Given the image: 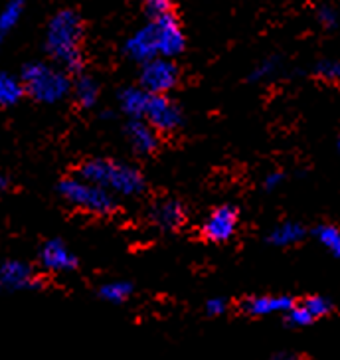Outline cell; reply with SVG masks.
I'll return each instance as SVG.
<instances>
[{
  "label": "cell",
  "instance_id": "cell-26",
  "mask_svg": "<svg viewBox=\"0 0 340 360\" xmlns=\"http://www.w3.org/2000/svg\"><path fill=\"white\" fill-rule=\"evenodd\" d=\"M317 20L322 28H327V30H332V28H336L339 26V12L336 8H332V6H327V4H322L319 6V11H317Z\"/></svg>",
  "mask_w": 340,
  "mask_h": 360
},
{
  "label": "cell",
  "instance_id": "cell-24",
  "mask_svg": "<svg viewBox=\"0 0 340 360\" xmlns=\"http://www.w3.org/2000/svg\"><path fill=\"white\" fill-rule=\"evenodd\" d=\"M285 321H287L289 327L301 328V327H308L315 319H313V315H310L307 309H305L303 303H299V305H293V307H291V311L285 315Z\"/></svg>",
  "mask_w": 340,
  "mask_h": 360
},
{
  "label": "cell",
  "instance_id": "cell-29",
  "mask_svg": "<svg viewBox=\"0 0 340 360\" xmlns=\"http://www.w3.org/2000/svg\"><path fill=\"white\" fill-rule=\"evenodd\" d=\"M269 360H303L299 354H293V352H279V354H273Z\"/></svg>",
  "mask_w": 340,
  "mask_h": 360
},
{
  "label": "cell",
  "instance_id": "cell-19",
  "mask_svg": "<svg viewBox=\"0 0 340 360\" xmlns=\"http://www.w3.org/2000/svg\"><path fill=\"white\" fill-rule=\"evenodd\" d=\"M131 295H133V283L121 281V279L119 281H109L105 285L99 287V297L107 303H113V305L125 303Z\"/></svg>",
  "mask_w": 340,
  "mask_h": 360
},
{
  "label": "cell",
  "instance_id": "cell-25",
  "mask_svg": "<svg viewBox=\"0 0 340 360\" xmlns=\"http://www.w3.org/2000/svg\"><path fill=\"white\" fill-rule=\"evenodd\" d=\"M145 12H147L149 20L164 18V16L172 14V4L169 0H147L145 2Z\"/></svg>",
  "mask_w": 340,
  "mask_h": 360
},
{
  "label": "cell",
  "instance_id": "cell-12",
  "mask_svg": "<svg viewBox=\"0 0 340 360\" xmlns=\"http://www.w3.org/2000/svg\"><path fill=\"white\" fill-rule=\"evenodd\" d=\"M293 305V299L287 295H257L245 299L242 309L251 317H269L279 313L287 315Z\"/></svg>",
  "mask_w": 340,
  "mask_h": 360
},
{
  "label": "cell",
  "instance_id": "cell-2",
  "mask_svg": "<svg viewBox=\"0 0 340 360\" xmlns=\"http://www.w3.org/2000/svg\"><path fill=\"white\" fill-rule=\"evenodd\" d=\"M85 26L81 16L72 8H62L53 14L46 26L44 48L53 64L67 74H79L84 70Z\"/></svg>",
  "mask_w": 340,
  "mask_h": 360
},
{
  "label": "cell",
  "instance_id": "cell-21",
  "mask_svg": "<svg viewBox=\"0 0 340 360\" xmlns=\"http://www.w3.org/2000/svg\"><path fill=\"white\" fill-rule=\"evenodd\" d=\"M303 305H305V309L313 315L315 321L320 317H325V315H329L330 311H332V301L322 295L307 297V299L303 301Z\"/></svg>",
  "mask_w": 340,
  "mask_h": 360
},
{
  "label": "cell",
  "instance_id": "cell-3",
  "mask_svg": "<svg viewBox=\"0 0 340 360\" xmlns=\"http://www.w3.org/2000/svg\"><path fill=\"white\" fill-rule=\"evenodd\" d=\"M79 179L101 186L103 191L113 194L115 198H133L143 194L147 182L143 172L125 160L117 159H89L79 167Z\"/></svg>",
  "mask_w": 340,
  "mask_h": 360
},
{
  "label": "cell",
  "instance_id": "cell-11",
  "mask_svg": "<svg viewBox=\"0 0 340 360\" xmlns=\"http://www.w3.org/2000/svg\"><path fill=\"white\" fill-rule=\"evenodd\" d=\"M186 212H184V206L178 200H166L155 202L149 210V220L155 228H159L162 232H174L178 230L182 224H184Z\"/></svg>",
  "mask_w": 340,
  "mask_h": 360
},
{
  "label": "cell",
  "instance_id": "cell-31",
  "mask_svg": "<svg viewBox=\"0 0 340 360\" xmlns=\"http://www.w3.org/2000/svg\"><path fill=\"white\" fill-rule=\"evenodd\" d=\"M339 153H340V139H339Z\"/></svg>",
  "mask_w": 340,
  "mask_h": 360
},
{
  "label": "cell",
  "instance_id": "cell-22",
  "mask_svg": "<svg viewBox=\"0 0 340 360\" xmlns=\"http://www.w3.org/2000/svg\"><path fill=\"white\" fill-rule=\"evenodd\" d=\"M277 70H279V60H277V58H266V60H261V62L251 70L249 82H266L271 75H275Z\"/></svg>",
  "mask_w": 340,
  "mask_h": 360
},
{
  "label": "cell",
  "instance_id": "cell-7",
  "mask_svg": "<svg viewBox=\"0 0 340 360\" xmlns=\"http://www.w3.org/2000/svg\"><path fill=\"white\" fill-rule=\"evenodd\" d=\"M145 121L159 135H169L182 127L184 113H182L181 105L176 101H172L169 96H152Z\"/></svg>",
  "mask_w": 340,
  "mask_h": 360
},
{
  "label": "cell",
  "instance_id": "cell-5",
  "mask_svg": "<svg viewBox=\"0 0 340 360\" xmlns=\"http://www.w3.org/2000/svg\"><path fill=\"white\" fill-rule=\"evenodd\" d=\"M58 192L67 204L79 210L97 216H109L117 210V198L103 191L101 186L91 184L79 176H70L58 184Z\"/></svg>",
  "mask_w": 340,
  "mask_h": 360
},
{
  "label": "cell",
  "instance_id": "cell-14",
  "mask_svg": "<svg viewBox=\"0 0 340 360\" xmlns=\"http://www.w3.org/2000/svg\"><path fill=\"white\" fill-rule=\"evenodd\" d=\"M125 135L137 155H152L159 148V133L147 121H129L125 125Z\"/></svg>",
  "mask_w": 340,
  "mask_h": 360
},
{
  "label": "cell",
  "instance_id": "cell-15",
  "mask_svg": "<svg viewBox=\"0 0 340 360\" xmlns=\"http://www.w3.org/2000/svg\"><path fill=\"white\" fill-rule=\"evenodd\" d=\"M305 226L299 222H281L277 224L275 228L269 232L267 236V242L271 245H275V248H289V245H295L299 242H303V238H305Z\"/></svg>",
  "mask_w": 340,
  "mask_h": 360
},
{
  "label": "cell",
  "instance_id": "cell-8",
  "mask_svg": "<svg viewBox=\"0 0 340 360\" xmlns=\"http://www.w3.org/2000/svg\"><path fill=\"white\" fill-rule=\"evenodd\" d=\"M237 222H240V212L232 204H222L214 208L212 212L206 216L202 222V236L208 242L214 244H225L230 242L237 232Z\"/></svg>",
  "mask_w": 340,
  "mask_h": 360
},
{
  "label": "cell",
  "instance_id": "cell-4",
  "mask_svg": "<svg viewBox=\"0 0 340 360\" xmlns=\"http://www.w3.org/2000/svg\"><path fill=\"white\" fill-rule=\"evenodd\" d=\"M22 85L26 96L44 105H55L72 94L74 82L60 65L48 62H30L22 68Z\"/></svg>",
  "mask_w": 340,
  "mask_h": 360
},
{
  "label": "cell",
  "instance_id": "cell-17",
  "mask_svg": "<svg viewBox=\"0 0 340 360\" xmlns=\"http://www.w3.org/2000/svg\"><path fill=\"white\" fill-rule=\"evenodd\" d=\"M26 96L24 85L20 77L0 72V107H14L18 105L22 97Z\"/></svg>",
  "mask_w": 340,
  "mask_h": 360
},
{
  "label": "cell",
  "instance_id": "cell-13",
  "mask_svg": "<svg viewBox=\"0 0 340 360\" xmlns=\"http://www.w3.org/2000/svg\"><path fill=\"white\" fill-rule=\"evenodd\" d=\"M150 97L143 87L138 85H129V87H123L117 94V103L121 113L131 119V121H145V115H147V109H149Z\"/></svg>",
  "mask_w": 340,
  "mask_h": 360
},
{
  "label": "cell",
  "instance_id": "cell-18",
  "mask_svg": "<svg viewBox=\"0 0 340 360\" xmlns=\"http://www.w3.org/2000/svg\"><path fill=\"white\" fill-rule=\"evenodd\" d=\"M22 14H24V2L22 0H11L0 11V46L6 42L12 30L18 26Z\"/></svg>",
  "mask_w": 340,
  "mask_h": 360
},
{
  "label": "cell",
  "instance_id": "cell-30",
  "mask_svg": "<svg viewBox=\"0 0 340 360\" xmlns=\"http://www.w3.org/2000/svg\"><path fill=\"white\" fill-rule=\"evenodd\" d=\"M6 186H8V180L4 179V176H0V192L6 191Z\"/></svg>",
  "mask_w": 340,
  "mask_h": 360
},
{
  "label": "cell",
  "instance_id": "cell-10",
  "mask_svg": "<svg viewBox=\"0 0 340 360\" xmlns=\"http://www.w3.org/2000/svg\"><path fill=\"white\" fill-rule=\"evenodd\" d=\"M77 255L62 240H48L40 250V265L52 274H70L77 267Z\"/></svg>",
  "mask_w": 340,
  "mask_h": 360
},
{
  "label": "cell",
  "instance_id": "cell-6",
  "mask_svg": "<svg viewBox=\"0 0 340 360\" xmlns=\"http://www.w3.org/2000/svg\"><path fill=\"white\" fill-rule=\"evenodd\" d=\"M181 82V70L172 60L157 58L140 65L138 87H143L149 96H169Z\"/></svg>",
  "mask_w": 340,
  "mask_h": 360
},
{
  "label": "cell",
  "instance_id": "cell-16",
  "mask_svg": "<svg viewBox=\"0 0 340 360\" xmlns=\"http://www.w3.org/2000/svg\"><path fill=\"white\" fill-rule=\"evenodd\" d=\"M72 94H74L77 105L84 109H91L97 105V99H99V84L91 75L79 74L75 77Z\"/></svg>",
  "mask_w": 340,
  "mask_h": 360
},
{
  "label": "cell",
  "instance_id": "cell-9",
  "mask_svg": "<svg viewBox=\"0 0 340 360\" xmlns=\"http://www.w3.org/2000/svg\"><path fill=\"white\" fill-rule=\"evenodd\" d=\"M42 287L40 277L36 276L32 265L20 259H6L0 264V289L6 293L36 291Z\"/></svg>",
  "mask_w": 340,
  "mask_h": 360
},
{
  "label": "cell",
  "instance_id": "cell-20",
  "mask_svg": "<svg viewBox=\"0 0 340 360\" xmlns=\"http://www.w3.org/2000/svg\"><path fill=\"white\" fill-rule=\"evenodd\" d=\"M315 236L319 240V244L332 254L336 259H340V230L336 226H330V224H322L315 230Z\"/></svg>",
  "mask_w": 340,
  "mask_h": 360
},
{
  "label": "cell",
  "instance_id": "cell-28",
  "mask_svg": "<svg viewBox=\"0 0 340 360\" xmlns=\"http://www.w3.org/2000/svg\"><path fill=\"white\" fill-rule=\"evenodd\" d=\"M283 180H285V174L281 170H271L263 180V186H266V191H277L283 184Z\"/></svg>",
  "mask_w": 340,
  "mask_h": 360
},
{
  "label": "cell",
  "instance_id": "cell-27",
  "mask_svg": "<svg viewBox=\"0 0 340 360\" xmlns=\"http://www.w3.org/2000/svg\"><path fill=\"white\" fill-rule=\"evenodd\" d=\"M225 311H228V301L223 297H212L206 301V313L210 317H222Z\"/></svg>",
  "mask_w": 340,
  "mask_h": 360
},
{
  "label": "cell",
  "instance_id": "cell-23",
  "mask_svg": "<svg viewBox=\"0 0 340 360\" xmlns=\"http://www.w3.org/2000/svg\"><path fill=\"white\" fill-rule=\"evenodd\" d=\"M315 74L319 75L325 82H339L340 79V60H320L319 64L315 65Z\"/></svg>",
  "mask_w": 340,
  "mask_h": 360
},
{
  "label": "cell",
  "instance_id": "cell-1",
  "mask_svg": "<svg viewBox=\"0 0 340 360\" xmlns=\"http://www.w3.org/2000/svg\"><path fill=\"white\" fill-rule=\"evenodd\" d=\"M186 48V36L182 30L181 22L174 14L164 18L149 20L140 26L133 36H129L125 42V53L133 62L147 64L157 58L174 60Z\"/></svg>",
  "mask_w": 340,
  "mask_h": 360
}]
</instances>
